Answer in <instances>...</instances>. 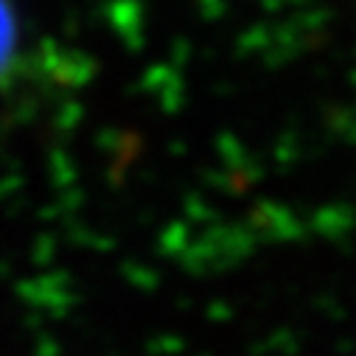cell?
<instances>
[{"mask_svg": "<svg viewBox=\"0 0 356 356\" xmlns=\"http://www.w3.org/2000/svg\"><path fill=\"white\" fill-rule=\"evenodd\" d=\"M9 48H12V17L6 12V3L0 0V65H3Z\"/></svg>", "mask_w": 356, "mask_h": 356, "instance_id": "6da1fadb", "label": "cell"}]
</instances>
